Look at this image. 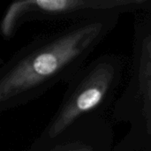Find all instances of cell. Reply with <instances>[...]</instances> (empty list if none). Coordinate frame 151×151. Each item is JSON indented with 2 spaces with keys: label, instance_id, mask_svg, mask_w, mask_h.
I'll return each instance as SVG.
<instances>
[{
  "label": "cell",
  "instance_id": "1",
  "mask_svg": "<svg viewBox=\"0 0 151 151\" xmlns=\"http://www.w3.org/2000/svg\"><path fill=\"white\" fill-rule=\"evenodd\" d=\"M119 16L64 25L19 48L0 68V111L30 104L58 83L66 84L117 27Z\"/></svg>",
  "mask_w": 151,
  "mask_h": 151
},
{
  "label": "cell",
  "instance_id": "3",
  "mask_svg": "<svg viewBox=\"0 0 151 151\" xmlns=\"http://www.w3.org/2000/svg\"><path fill=\"white\" fill-rule=\"evenodd\" d=\"M111 113L115 123L128 125L127 142L137 151H151V15L136 17L127 82Z\"/></svg>",
  "mask_w": 151,
  "mask_h": 151
},
{
  "label": "cell",
  "instance_id": "5",
  "mask_svg": "<svg viewBox=\"0 0 151 151\" xmlns=\"http://www.w3.org/2000/svg\"><path fill=\"white\" fill-rule=\"evenodd\" d=\"M114 132L106 116L83 119L57 137L35 141L25 151H111Z\"/></svg>",
  "mask_w": 151,
  "mask_h": 151
},
{
  "label": "cell",
  "instance_id": "6",
  "mask_svg": "<svg viewBox=\"0 0 151 151\" xmlns=\"http://www.w3.org/2000/svg\"><path fill=\"white\" fill-rule=\"evenodd\" d=\"M111 151H137L129 142H127L124 138L120 142L115 144Z\"/></svg>",
  "mask_w": 151,
  "mask_h": 151
},
{
  "label": "cell",
  "instance_id": "2",
  "mask_svg": "<svg viewBox=\"0 0 151 151\" xmlns=\"http://www.w3.org/2000/svg\"><path fill=\"white\" fill-rule=\"evenodd\" d=\"M125 69V59L117 53L88 61L65 84L58 108L35 140L53 139L83 119L106 116L119 96Z\"/></svg>",
  "mask_w": 151,
  "mask_h": 151
},
{
  "label": "cell",
  "instance_id": "4",
  "mask_svg": "<svg viewBox=\"0 0 151 151\" xmlns=\"http://www.w3.org/2000/svg\"><path fill=\"white\" fill-rule=\"evenodd\" d=\"M151 15V0H18L5 9L0 23L4 40L21 26L42 22L64 25L105 16Z\"/></svg>",
  "mask_w": 151,
  "mask_h": 151
}]
</instances>
